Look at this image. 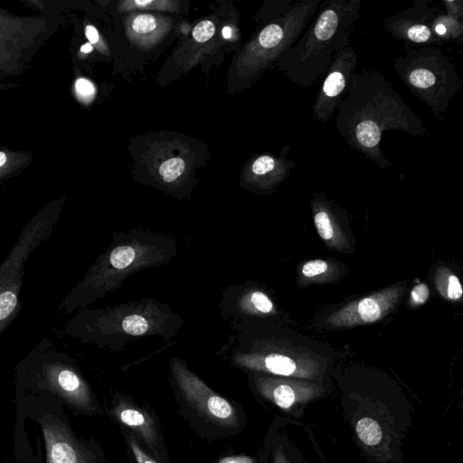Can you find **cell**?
Instances as JSON below:
<instances>
[{
    "label": "cell",
    "instance_id": "1",
    "mask_svg": "<svg viewBox=\"0 0 463 463\" xmlns=\"http://www.w3.org/2000/svg\"><path fill=\"white\" fill-rule=\"evenodd\" d=\"M335 127L347 146L383 169L393 164L381 145L386 130L425 138L428 129L393 85L377 70L354 72L335 113Z\"/></svg>",
    "mask_w": 463,
    "mask_h": 463
},
{
    "label": "cell",
    "instance_id": "2",
    "mask_svg": "<svg viewBox=\"0 0 463 463\" xmlns=\"http://www.w3.org/2000/svg\"><path fill=\"white\" fill-rule=\"evenodd\" d=\"M362 0L321 1L298 40L276 63L292 83L309 88L323 77L335 55L350 45Z\"/></svg>",
    "mask_w": 463,
    "mask_h": 463
},
{
    "label": "cell",
    "instance_id": "3",
    "mask_svg": "<svg viewBox=\"0 0 463 463\" xmlns=\"http://www.w3.org/2000/svg\"><path fill=\"white\" fill-rule=\"evenodd\" d=\"M404 55L393 61V69L407 89L442 118L451 99L462 90L456 65L440 48L405 44Z\"/></svg>",
    "mask_w": 463,
    "mask_h": 463
},
{
    "label": "cell",
    "instance_id": "4",
    "mask_svg": "<svg viewBox=\"0 0 463 463\" xmlns=\"http://www.w3.org/2000/svg\"><path fill=\"white\" fill-rule=\"evenodd\" d=\"M16 409L39 426L44 444V463H98L86 443L72 430L62 403L48 394L21 392Z\"/></svg>",
    "mask_w": 463,
    "mask_h": 463
},
{
    "label": "cell",
    "instance_id": "5",
    "mask_svg": "<svg viewBox=\"0 0 463 463\" xmlns=\"http://www.w3.org/2000/svg\"><path fill=\"white\" fill-rule=\"evenodd\" d=\"M162 248L156 243L134 238L121 242L108 252L82 282L85 296L80 301L92 299L115 288L119 279L144 266L154 264L164 258Z\"/></svg>",
    "mask_w": 463,
    "mask_h": 463
},
{
    "label": "cell",
    "instance_id": "6",
    "mask_svg": "<svg viewBox=\"0 0 463 463\" xmlns=\"http://www.w3.org/2000/svg\"><path fill=\"white\" fill-rule=\"evenodd\" d=\"M23 390L36 394H48L62 404L82 411H95L90 390L71 365L62 362H44Z\"/></svg>",
    "mask_w": 463,
    "mask_h": 463
},
{
    "label": "cell",
    "instance_id": "7",
    "mask_svg": "<svg viewBox=\"0 0 463 463\" xmlns=\"http://www.w3.org/2000/svg\"><path fill=\"white\" fill-rule=\"evenodd\" d=\"M439 7L430 0H416L406 9L385 17L383 27L394 39L408 45L439 46L444 43L432 29Z\"/></svg>",
    "mask_w": 463,
    "mask_h": 463
},
{
    "label": "cell",
    "instance_id": "8",
    "mask_svg": "<svg viewBox=\"0 0 463 463\" xmlns=\"http://www.w3.org/2000/svg\"><path fill=\"white\" fill-rule=\"evenodd\" d=\"M357 66V52L351 46L340 51L327 68L313 104L312 115L320 123L335 116L351 77Z\"/></svg>",
    "mask_w": 463,
    "mask_h": 463
},
{
    "label": "cell",
    "instance_id": "9",
    "mask_svg": "<svg viewBox=\"0 0 463 463\" xmlns=\"http://www.w3.org/2000/svg\"><path fill=\"white\" fill-rule=\"evenodd\" d=\"M406 285L395 284L363 298L350 302L326 318L335 328L371 324L387 316L400 301Z\"/></svg>",
    "mask_w": 463,
    "mask_h": 463
},
{
    "label": "cell",
    "instance_id": "10",
    "mask_svg": "<svg viewBox=\"0 0 463 463\" xmlns=\"http://www.w3.org/2000/svg\"><path fill=\"white\" fill-rule=\"evenodd\" d=\"M175 380L186 400L201 412L224 423L234 421L235 411L222 397L213 392L203 382L178 361L173 364Z\"/></svg>",
    "mask_w": 463,
    "mask_h": 463
},
{
    "label": "cell",
    "instance_id": "11",
    "mask_svg": "<svg viewBox=\"0 0 463 463\" xmlns=\"http://www.w3.org/2000/svg\"><path fill=\"white\" fill-rule=\"evenodd\" d=\"M290 146L286 145L279 156L263 154L257 156L250 165L251 183L262 191H274L283 183L295 167L296 162L287 158Z\"/></svg>",
    "mask_w": 463,
    "mask_h": 463
},
{
    "label": "cell",
    "instance_id": "12",
    "mask_svg": "<svg viewBox=\"0 0 463 463\" xmlns=\"http://www.w3.org/2000/svg\"><path fill=\"white\" fill-rule=\"evenodd\" d=\"M311 206L317 232L325 244L337 251H348L349 241L335 218L333 203L324 194H314Z\"/></svg>",
    "mask_w": 463,
    "mask_h": 463
},
{
    "label": "cell",
    "instance_id": "13",
    "mask_svg": "<svg viewBox=\"0 0 463 463\" xmlns=\"http://www.w3.org/2000/svg\"><path fill=\"white\" fill-rule=\"evenodd\" d=\"M233 359L237 364L243 367L251 370L265 371L278 375H305L307 373V364L305 361H298L296 358L279 353L262 354L236 352Z\"/></svg>",
    "mask_w": 463,
    "mask_h": 463
},
{
    "label": "cell",
    "instance_id": "14",
    "mask_svg": "<svg viewBox=\"0 0 463 463\" xmlns=\"http://www.w3.org/2000/svg\"><path fill=\"white\" fill-rule=\"evenodd\" d=\"M432 29L435 34L445 43L454 42L461 43L463 22L445 11L439 10L433 21Z\"/></svg>",
    "mask_w": 463,
    "mask_h": 463
},
{
    "label": "cell",
    "instance_id": "15",
    "mask_svg": "<svg viewBox=\"0 0 463 463\" xmlns=\"http://www.w3.org/2000/svg\"><path fill=\"white\" fill-rule=\"evenodd\" d=\"M237 310L252 316L270 315L276 312L272 300L260 290H250L237 301Z\"/></svg>",
    "mask_w": 463,
    "mask_h": 463
},
{
    "label": "cell",
    "instance_id": "16",
    "mask_svg": "<svg viewBox=\"0 0 463 463\" xmlns=\"http://www.w3.org/2000/svg\"><path fill=\"white\" fill-rule=\"evenodd\" d=\"M438 292L447 300L458 301L463 296V289L458 278L448 268L439 267L434 276Z\"/></svg>",
    "mask_w": 463,
    "mask_h": 463
},
{
    "label": "cell",
    "instance_id": "17",
    "mask_svg": "<svg viewBox=\"0 0 463 463\" xmlns=\"http://www.w3.org/2000/svg\"><path fill=\"white\" fill-rule=\"evenodd\" d=\"M116 327L121 333L130 336H141L156 329L155 322H152L146 315L141 313H130L122 317Z\"/></svg>",
    "mask_w": 463,
    "mask_h": 463
},
{
    "label": "cell",
    "instance_id": "18",
    "mask_svg": "<svg viewBox=\"0 0 463 463\" xmlns=\"http://www.w3.org/2000/svg\"><path fill=\"white\" fill-rule=\"evenodd\" d=\"M303 279L309 282L327 281L335 273L332 263L324 260H312L306 262L300 270Z\"/></svg>",
    "mask_w": 463,
    "mask_h": 463
},
{
    "label": "cell",
    "instance_id": "19",
    "mask_svg": "<svg viewBox=\"0 0 463 463\" xmlns=\"http://www.w3.org/2000/svg\"><path fill=\"white\" fill-rule=\"evenodd\" d=\"M130 27L137 37L147 40L159 31L160 24L151 14H138L131 21Z\"/></svg>",
    "mask_w": 463,
    "mask_h": 463
},
{
    "label": "cell",
    "instance_id": "20",
    "mask_svg": "<svg viewBox=\"0 0 463 463\" xmlns=\"http://www.w3.org/2000/svg\"><path fill=\"white\" fill-rule=\"evenodd\" d=\"M356 432L359 439L366 445L373 446L382 439V430L374 420L363 418L356 424Z\"/></svg>",
    "mask_w": 463,
    "mask_h": 463
},
{
    "label": "cell",
    "instance_id": "21",
    "mask_svg": "<svg viewBox=\"0 0 463 463\" xmlns=\"http://www.w3.org/2000/svg\"><path fill=\"white\" fill-rule=\"evenodd\" d=\"M121 422L128 427L141 430L146 436L150 434L151 429L146 416L139 411L132 408H124L118 411Z\"/></svg>",
    "mask_w": 463,
    "mask_h": 463
},
{
    "label": "cell",
    "instance_id": "22",
    "mask_svg": "<svg viewBox=\"0 0 463 463\" xmlns=\"http://www.w3.org/2000/svg\"><path fill=\"white\" fill-rule=\"evenodd\" d=\"M185 163L182 158L175 157L166 160L159 167V174L166 183H171L179 178L184 173Z\"/></svg>",
    "mask_w": 463,
    "mask_h": 463
},
{
    "label": "cell",
    "instance_id": "23",
    "mask_svg": "<svg viewBox=\"0 0 463 463\" xmlns=\"http://www.w3.org/2000/svg\"><path fill=\"white\" fill-rule=\"evenodd\" d=\"M272 396L276 403L281 408H289L295 402L293 388L286 383H279L272 390Z\"/></svg>",
    "mask_w": 463,
    "mask_h": 463
},
{
    "label": "cell",
    "instance_id": "24",
    "mask_svg": "<svg viewBox=\"0 0 463 463\" xmlns=\"http://www.w3.org/2000/svg\"><path fill=\"white\" fill-rule=\"evenodd\" d=\"M175 2L171 1H128L123 3V9H152V10H173Z\"/></svg>",
    "mask_w": 463,
    "mask_h": 463
},
{
    "label": "cell",
    "instance_id": "25",
    "mask_svg": "<svg viewBox=\"0 0 463 463\" xmlns=\"http://www.w3.org/2000/svg\"><path fill=\"white\" fill-rule=\"evenodd\" d=\"M430 297V289L424 283H420L414 286L411 289L409 298L410 306L417 307L424 304Z\"/></svg>",
    "mask_w": 463,
    "mask_h": 463
},
{
    "label": "cell",
    "instance_id": "26",
    "mask_svg": "<svg viewBox=\"0 0 463 463\" xmlns=\"http://www.w3.org/2000/svg\"><path fill=\"white\" fill-rule=\"evenodd\" d=\"M214 33V24L204 20L195 25L193 31V37L198 43L208 41Z\"/></svg>",
    "mask_w": 463,
    "mask_h": 463
},
{
    "label": "cell",
    "instance_id": "27",
    "mask_svg": "<svg viewBox=\"0 0 463 463\" xmlns=\"http://www.w3.org/2000/svg\"><path fill=\"white\" fill-rule=\"evenodd\" d=\"M78 95L85 100H90L95 94L92 83L85 79H79L75 84Z\"/></svg>",
    "mask_w": 463,
    "mask_h": 463
},
{
    "label": "cell",
    "instance_id": "28",
    "mask_svg": "<svg viewBox=\"0 0 463 463\" xmlns=\"http://www.w3.org/2000/svg\"><path fill=\"white\" fill-rule=\"evenodd\" d=\"M442 5L445 12L458 19H463V1L462 0H443Z\"/></svg>",
    "mask_w": 463,
    "mask_h": 463
},
{
    "label": "cell",
    "instance_id": "29",
    "mask_svg": "<svg viewBox=\"0 0 463 463\" xmlns=\"http://www.w3.org/2000/svg\"><path fill=\"white\" fill-rule=\"evenodd\" d=\"M129 444L137 463H156L154 460H152L149 457L146 455V453L139 448V446L137 444L136 440L132 437L129 438Z\"/></svg>",
    "mask_w": 463,
    "mask_h": 463
},
{
    "label": "cell",
    "instance_id": "30",
    "mask_svg": "<svg viewBox=\"0 0 463 463\" xmlns=\"http://www.w3.org/2000/svg\"><path fill=\"white\" fill-rule=\"evenodd\" d=\"M85 33H86V36L89 39V41L90 42V43H98V41H99V33H98V32H97L95 27H93L91 25H88L86 27Z\"/></svg>",
    "mask_w": 463,
    "mask_h": 463
},
{
    "label": "cell",
    "instance_id": "31",
    "mask_svg": "<svg viewBox=\"0 0 463 463\" xmlns=\"http://www.w3.org/2000/svg\"><path fill=\"white\" fill-rule=\"evenodd\" d=\"M252 460L246 457L226 458L220 463H251Z\"/></svg>",
    "mask_w": 463,
    "mask_h": 463
},
{
    "label": "cell",
    "instance_id": "32",
    "mask_svg": "<svg viewBox=\"0 0 463 463\" xmlns=\"http://www.w3.org/2000/svg\"><path fill=\"white\" fill-rule=\"evenodd\" d=\"M222 35L224 38H230L232 36V30L230 27H225L222 30Z\"/></svg>",
    "mask_w": 463,
    "mask_h": 463
},
{
    "label": "cell",
    "instance_id": "33",
    "mask_svg": "<svg viewBox=\"0 0 463 463\" xmlns=\"http://www.w3.org/2000/svg\"><path fill=\"white\" fill-rule=\"evenodd\" d=\"M81 52L88 53L92 50V46L90 43H86L81 47Z\"/></svg>",
    "mask_w": 463,
    "mask_h": 463
},
{
    "label": "cell",
    "instance_id": "34",
    "mask_svg": "<svg viewBox=\"0 0 463 463\" xmlns=\"http://www.w3.org/2000/svg\"><path fill=\"white\" fill-rule=\"evenodd\" d=\"M6 162V156L4 152L0 151V166H2Z\"/></svg>",
    "mask_w": 463,
    "mask_h": 463
}]
</instances>
